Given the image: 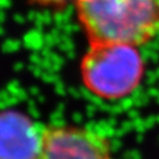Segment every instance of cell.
<instances>
[{
    "label": "cell",
    "mask_w": 159,
    "mask_h": 159,
    "mask_svg": "<svg viewBox=\"0 0 159 159\" xmlns=\"http://www.w3.org/2000/svg\"><path fill=\"white\" fill-rule=\"evenodd\" d=\"M44 126L17 110L0 111V159H35Z\"/></svg>",
    "instance_id": "4"
},
{
    "label": "cell",
    "mask_w": 159,
    "mask_h": 159,
    "mask_svg": "<svg viewBox=\"0 0 159 159\" xmlns=\"http://www.w3.org/2000/svg\"><path fill=\"white\" fill-rule=\"evenodd\" d=\"M75 8L90 43L140 46L159 33V0H79Z\"/></svg>",
    "instance_id": "1"
},
{
    "label": "cell",
    "mask_w": 159,
    "mask_h": 159,
    "mask_svg": "<svg viewBox=\"0 0 159 159\" xmlns=\"http://www.w3.org/2000/svg\"><path fill=\"white\" fill-rule=\"evenodd\" d=\"M35 159H112L111 144L99 131L77 125L44 126Z\"/></svg>",
    "instance_id": "3"
},
{
    "label": "cell",
    "mask_w": 159,
    "mask_h": 159,
    "mask_svg": "<svg viewBox=\"0 0 159 159\" xmlns=\"http://www.w3.org/2000/svg\"><path fill=\"white\" fill-rule=\"evenodd\" d=\"M138 47L121 43H90L79 65L87 91L107 100L121 99L136 91L145 73Z\"/></svg>",
    "instance_id": "2"
},
{
    "label": "cell",
    "mask_w": 159,
    "mask_h": 159,
    "mask_svg": "<svg viewBox=\"0 0 159 159\" xmlns=\"http://www.w3.org/2000/svg\"><path fill=\"white\" fill-rule=\"evenodd\" d=\"M26 1L32 4V5L51 7V6H63L66 5V4H70V2H73L75 5L79 0H26Z\"/></svg>",
    "instance_id": "5"
}]
</instances>
